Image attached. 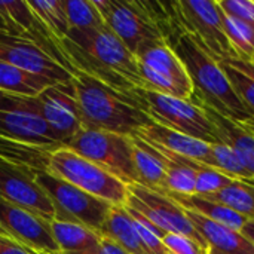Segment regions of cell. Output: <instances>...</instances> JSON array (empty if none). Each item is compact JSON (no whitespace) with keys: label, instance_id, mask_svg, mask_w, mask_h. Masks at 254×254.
<instances>
[{"label":"cell","instance_id":"1","mask_svg":"<svg viewBox=\"0 0 254 254\" xmlns=\"http://www.w3.org/2000/svg\"><path fill=\"white\" fill-rule=\"evenodd\" d=\"M168 6L170 15L165 24L167 45L177 54L190 76L195 91L192 100L208 106L219 115L238 124L253 118L232 89L220 63L193 36L180 27L174 1L168 3Z\"/></svg>","mask_w":254,"mask_h":254},{"label":"cell","instance_id":"2","mask_svg":"<svg viewBox=\"0 0 254 254\" xmlns=\"http://www.w3.org/2000/svg\"><path fill=\"white\" fill-rule=\"evenodd\" d=\"M63 46L76 71L128 95L144 88L137 57L106 24L94 30H70Z\"/></svg>","mask_w":254,"mask_h":254},{"label":"cell","instance_id":"3","mask_svg":"<svg viewBox=\"0 0 254 254\" xmlns=\"http://www.w3.org/2000/svg\"><path fill=\"white\" fill-rule=\"evenodd\" d=\"M71 83L85 129L134 137L153 124L135 92L132 95L119 92L82 71L74 73Z\"/></svg>","mask_w":254,"mask_h":254},{"label":"cell","instance_id":"4","mask_svg":"<svg viewBox=\"0 0 254 254\" xmlns=\"http://www.w3.org/2000/svg\"><path fill=\"white\" fill-rule=\"evenodd\" d=\"M106 25L135 55L167 43V1L144 0H94Z\"/></svg>","mask_w":254,"mask_h":254},{"label":"cell","instance_id":"5","mask_svg":"<svg viewBox=\"0 0 254 254\" xmlns=\"http://www.w3.org/2000/svg\"><path fill=\"white\" fill-rule=\"evenodd\" d=\"M45 168L80 190L115 207L127 205L129 195L128 186L104 168L82 158L68 147L49 150Z\"/></svg>","mask_w":254,"mask_h":254},{"label":"cell","instance_id":"6","mask_svg":"<svg viewBox=\"0 0 254 254\" xmlns=\"http://www.w3.org/2000/svg\"><path fill=\"white\" fill-rule=\"evenodd\" d=\"M27 168L34 182L54 204L57 213L55 220L79 223L100 234L103 223L115 205L80 190L45 167Z\"/></svg>","mask_w":254,"mask_h":254},{"label":"cell","instance_id":"7","mask_svg":"<svg viewBox=\"0 0 254 254\" xmlns=\"http://www.w3.org/2000/svg\"><path fill=\"white\" fill-rule=\"evenodd\" d=\"M135 94L155 124L210 144L222 143L213 121L196 101L168 97L144 88L135 89Z\"/></svg>","mask_w":254,"mask_h":254},{"label":"cell","instance_id":"8","mask_svg":"<svg viewBox=\"0 0 254 254\" xmlns=\"http://www.w3.org/2000/svg\"><path fill=\"white\" fill-rule=\"evenodd\" d=\"M65 147L104 168L127 186L138 185L131 137L82 128Z\"/></svg>","mask_w":254,"mask_h":254},{"label":"cell","instance_id":"9","mask_svg":"<svg viewBox=\"0 0 254 254\" xmlns=\"http://www.w3.org/2000/svg\"><path fill=\"white\" fill-rule=\"evenodd\" d=\"M176 16L180 27L193 36L207 52L217 61L235 58L223 28V13L214 0H180L174 1Z\"/></svg>","mask_w":254,"mask_h":254},{"label":"cell","instance_id":"10","mask_svg":"<svg viewBox=\"0 0 254 254\" xmlns=\"http://www.w3.org/2000/svg\"><path fill=\"white\" fill-rule=\"evenodd\" d=\"M0 137L45 150L63 147L30 98L6 94L0 97Z\"/></svg>","mask_w":254,"mask_h":254},{"label":"cell","instance_id":"11","mask_svg":"<svg viewBox=\"0 0 254 254\" xmlns=\"http://www.w3.org/2000/svg\"><path fill=\"white\" fill-rule=\"evenodd\" d=\"M137 61L144 89L192 101L195 91L190 76L167 43L150 48L138 55Z\"/></svg>","mask_w":254,"mask_h":254},{"label":"cell","instance_id":"12","mask_svg":"<svg viewBox=\"0 0 254 254\" xmlns=\"http://www.w3.org/2000/svg\"><path fill=\"white\" fill-rule=\"evenodd\" d=\"M128 190L129 195L125 207L140 213L164 234H179L189 237L208 250L207 243L189 220L186 210L170 196L141 185H131L128 186Z\"/></svg>","mask_w":254,"mask_h":254},{"label":"cell","instance_id":"13","mask_svg":"<svg viewBox=\"0 0 254 254\" xmlns=\"http://www.w3.org/2000/svg\"><path fill=\"white\" fill-rule=\"evenodd\" d=\"M30 101L49 125L63 147H65L82 129L80 112L71 82L55 83L37 97L30 98Z\"/></svg>","mask_w":254,"mask_h":254},{"label":"cell","instance_id":"14","mask_svg":"<svg viewBox=\"0 0 254 254\" xmlns=\"http://www.w3.org/2000/svg\"><path fill=\"white\" fill-rule=\"evenodd\" d=\"M0 15L6 24L7 33L33 42L68 71H71L73 74L76 73L70 60L65 55L63 43L57 40L52 33L45 27V24L37 18V15L28 6L27 0L0 1Z\"/></svg>","mask_w":254,"mask_h":254},{"label":"cell","instance_id":"15","mask_svg":"<svg viewBox=\"0 0 254 254\" xmlns=\"http://www.w3.org/2000/svg\"><path fill=\"white\" fill-rule=\"evenodd\" d=\"M0 196L13 202L45 222L55 220L57 213L49 196L39 188L24 165H18L0 156Z\"/></svg>","mask_w":254,"mask_h":254},{"label":"cell","instance_id":"16","mask_svg":"<svg viewBox=\"0 0 254 254\" xmlns=\"http://www.w3.org/2000/svg\"><path fill=\"white\" fill-rule=\"evenodd\" d=\"M0 228L36 253L61 254L48 222L3 196H0Z\"/></svg>","mask_w":254,"mask_h":254},{"label":"cell","instance_id":"17","mask_svg":"<svg viewBox=\"0 0 254 254\" xmlns=\"http://www.w3.org/2000/svg\"><path fill=\"white\" fill-rule=\"evenodd\" d=\"M0 61L51 79L55 83H68L74 76L37 45L7 31H0Z\"/></svg>","mask_w":254,"mask_h":254},{"label":"cell","instance_id":"18","mask_svg":"<svg viewBox=\"0 0 254 254\" xmlns=\"http://www.w3.org/2000/svg\"><path fill=\"white\" fill-rule=\"evenodd\" d=\"M135 137L141 138L146 143L156 144L171 153H176L179 156L188 158L190 161L199 162L202 165L214 168L213 162V150L211 144L188 137L185 134L171 131L165 127H161L158 124H150L149 127L140 129ZM216 170V168H214Z\"/></svg>","mask_w":254,"mask_h":254},{"label":"cell","instance_id":"19","mask_svg":"<svg viewBox=\"0 0 254 254\" xmlns=\"http://www.w3.org/2000/svg\"><path fill=\"white\" fill-rule=\"evenodd\" d=\"M186 214L193 228L207 243L210 254H254V246L243 235V232L211 222L190 210H186Z\"/></svg>","mask_w":254,"mask_h":254},{"label":"cell","instance_id":"20","mask_svg":"<svg viewBox=\"0 0 254 254\" xmlns=\"http://www.w3.org/2000/svg\"><path fill=\"white\" fill-rule=\"evenodd\" d=\"M198 104L202 106V109L207 112V115L213 121L214 127L217 128L220 141L231 146L235 150V153L241 159L243 165L252 174L254 180V135H252L249 131H246L238 122H234V121L219 115L217 112H214L213 109H210L208 106H205L202 103H198Z\"/></svg>","mask_w":254,"mask_h":254},{"label":"cell","instance_id":"21","mask_svg":"<svg viewBox=\"0 0 254 254\" xmlns=\"http://www.w3.org/2000/svg\"><path fill=\"white\" fill-rule=\"evenodd\" d=\"M100 235L115 241L128 254H150L127 207H112L106 222L100 229Z\"/></svg>","mask_w":254,"mask_h":254},{"label":"cell","instance_id":"22","mask_svg":"<svg viewBox=\"0 0 254 254\" xmlns=\"http://www.w3.org/2000/svg\"><path fill=\"white\" fill-rule=\"evenodd\" d=\"M164 195L170 196L173 201H176L185 210L195 211L211 222H216L219 225H223V226L231 228L238 232H241L243 228L246 226V223L249 222V219L246 216H243L219 202L208 201L202 196H196V195L185 196V195H177L173 192H164Z\"/></svg>","mask_w":254,"mask_h":254},{"label":"cell","instance_id":"23","mask_svg":"<svg viewBox=\"0 0 254 254\" xmlns=\"http://www.w3.org/2000/svg\"><path fill=\"white\" fill-rule=\"evenodd\" d=\"M134 143V162L138 174V185L152 190L164 193L165 185V164L162 156L146 141L138 137H131Z\"/></svg>","mask_w":254,"mask_h":254},{"label":"cell","instance_id":"24","mask_svg":"<svg viewBox=\"0 0 254 254\" xmlns=\"http://www.w3.org/2000/svg\"><path fill=\"white\" fill-rule=\"evenodd\" d=\"M52 85L55 82L51 79L0 61V92L6 95L34 98Z\"/></svg>","mask_w":254,"mask_h":254},{"label":"cell","instance_id":"25","mask_svg":"<svg viewBox=\"0 0 254 254\" xmlns=\"http://www.w3.org/2000/svg\"><path fill=\"white\" fill-rule=\"evenodd\" d=\"M49 226L61 254L83 253L97 247L101 241V235L98 232L79 223L54 220Z\"/></svg>","mask_w":254,"mask_h":254},{"label":"cell","instance_id":"26","mask_svg":"<svg viewBox=\"0 0 254 254\" xmlns=\"http://www.w3.org/2000/svg\"><path fill=\"white\" fill-rule=\"evenodd\" d=\"M208 201L219 202L243 216L249 220L254 219V186L246 182H234L228 188L222 189L217 193L202 196Z\"/></svg>","mask_w":254,"mask_h":254},{"label":"cell","instance_id":"27","mask_svg":"<svg viewBox=\"0 0 254 254\" xmlns=\"http://www.w3.org/2000/svg\"><path fill=\"white\" fill-rule=\"evenodd\" d=\"M31 10L61 43L70 33V24L63 7V0H27Z\"/></svg>","mask_w":254,"mask_h":254},{"label":"cell","instance_id":"28","mask_svg":"<svg viewBox=\"0 0 254 254\" xmlns=\"http://www.w3.org/2000/svg\"><path fill=\"white\" fill-rule=\"evenodd\" d=\"M223 13V12H222ZM223 28L229 43L238 58L253 61L254 58V24L235 19L223 13Z\"/></svg>","mask_w":254,"mask_h":254},{"label":"cell","instance_id":"29","mask_svg":"<svg viewBox=\"0 0 254 254\" xmlns=\"http://www.w3.org/2000/svg\"><path fill=\"white\" fill-rule=\"evenodd\" d=\"M63 7L70 30H94L106 24L94 0H63Z\"/></svg>","mask_w":254,"mask_h":254},{"label":"cell","instance_id":"30","mask_svg":"<svg viewBox=\"0 0 254 254\" xmlns=\"http://www.w3.org/2000/svg\"><path fill=\"white\" fill-rule=\"evenodd\" d=\"M211 150H213L214 168L217 171L232 177L234 180H240L246 183L254 182L252 174L246 170L241 159L238 158V155L231 146L225 143H216V144H211Z\"/></svg>","mask_w":254,"mask_h":254},{"label":"cell","instance_id":"31","mask_svg":"<svg viewBox=\"0 0 254 254\" xmlns=\"http://www.w3.org/2000/svg\"><path fill=\"white\" fill-rule=\"evenodd\" d=\"M234 180L232 177L211 168V167H204L196 173V186H195V195L196 196H208L213 193L220 192L222 189L228 188L232 185Z\"/></svg>","mask_w":254,"mask_h":254},{"label":"cell","instance_id":"32","mask_svg":"<svg viewBox=\"0 0 254 254\" xmlns=\"http://www.w3.org/2000/svg\"><path fill=\"white\" fill-rule=\"evenodd\" d=\"M220 65L223 67L232 89L235 91V94L238 95V98L243 101V104L246 106V109L254 116V80L250 79L249 76H246L244 73L238 71L237 68L231 67L226 63L219 61Z\"/></svg>","mask_w":254,"mask_h":254},{"label":"cell","instance_id":"33","mask_svg":"<svg viewBox=\"0 0 254 254\" xmlns=\"http://www.w3.org/2000/svg\"><path fill=\"white\" fill-rule=\"evenodd\" d=\"M162 243L170 254H210L205 247L192 238L179 234H165Z\"/></svg>","mask_w":254,"mask_h":254},{"label":"cell","instance_id":"34","mask_svg":"<svg viewBox=\"0 0 254 254\" xmlns=\"http://www.w3.org/2000/svg\"><path fill=\"white\" fill-rule=\"evenodd\" d=\"M217 3L225 15L254 24V0H219Z\"/></svg>","mask_w":254,"mask_h":254},{"label":"cell","instance_id":"35","mask_svg":"<svg viewBox=\"0 0 254 254\" xmlns=\"http://www.w3.org/2000/svg\"><path fill=\"white\" fill-rule=\"evenodd\" d=\"M0 254H39L7 235H0Z\"/></svg>","mask_w":254,"mask_h":254},{"label":"cell","instance_id":"36","mask_svg":"<svg viewBox=\"0 0 254 254\" xmlns=\"http://www.w3.org/2000/svg\"><path fill=\"white\" fill-rule=\"evenodd\" d=\"M77 254H128L122 247H119L115 241L106 238V237H101V241L98 243L97 247L91 249V250H86L83 253Z\"/></svg>","mask_w":254,"mask_h":254},{"label":"cell","instance_id":"37","mask_svg":"<svg viewBox=\"0 0 254 254\" xmlns=\"http://www.w3.org/2000/svg\"><path fill=\"white\" fill-rule=\"evenodd\" d=\"M222 63H226V64H229L231 67L237 68L238 71L244 73L246 76H249L250 79H253L254 80V64L252 63V61H244V60H241V58L235 57V58L225 60V61H222Z\"/></svg>","mask_w":254,"mask_h":254},{"label":"cell","instance_id":"38","mask_svg":"<svg viewBox=\"0 0 254 254\" xmlns=\"http://www.w3.org/2000/svg\"><path fill=\"white\" fill-rule=\"evenodd\" d=\"M243 235L252 243L254 246V219H250L247 223H246V226L243 228Z\"/></svg>","mask_w":254,"mask_h":254},{"label":"cell","instance_id":"39","mask_svg":"<svg viewBox=\"0 0 254 254\" xmlns=\"http://www.w3.org/2000/svg\"><path fill=\"white\" fill-rule=\"evenodd\" d=\"M240 125H241L246 131H249L252 135H254V116L253 118H250V119H247V121H244V122H240Z\"/></svg>","mask_w":254,"mask_h":254},{"label":"cell","instance_id":"40","mask_svg":"<svg viewBox=\"0 0 254 254\" xmlns=\"http://www.w3.org/2000/svg\"><path fill=\"white\" fill-rule=\"evenodd\" d=\"M0 31H6V24H4V21H3V18H1V15H0Z\"/></svg>","mask_w":254,"mask_h":254},{"label":"cell","instance_id":"41","mask_svg":"<svg viewBox=\"0 0 254 254\" xmlns=\"http://www.w3.org/2000/svg\"><path fill=\"white\" fill-rule=\"evenodd\" d=\"M0 235H7V234H6V232H4V231H3V229L0 228ZM7 237H9V235H7Z\"/></svg>","mask_w":254,"mask_h":254},{"label":"cell","instance_id":"42","mask_svg":"<svg viewBox=\"0 0 254 254\" xmlns=\"http://www.w3.org/2000/svg\"><path fill=\"white\" fill-rule=\"evenodd\" d=\"M249 185H252V186H254V182H252V183H249Z\"/></svg>","mask_w":254,"mask_h":254},{"label":"cell","instance_id":"43","mask_svg":"<svg viewBox=\"0 0 254 254\" xmlns=\"http://www.w3.org/2000/svg\"><path fill=\"white\" fill-rule=\"evenodd\" d=\"M252 63H253V64H254V58H253V61H252Z\"/></svg>","mask_w":254,"mask_h":254}]
</instances>
